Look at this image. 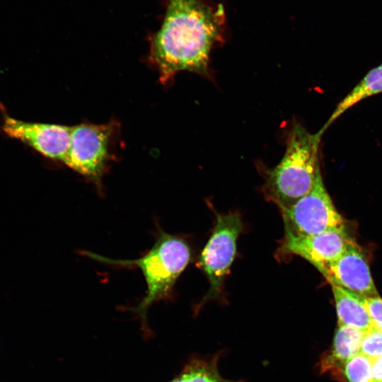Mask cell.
I'll return each mask as SVG.
<instances>
[{
	"instance_id": "18",
	"label": "cell",
	"mask_w": 382,
	"mask_h": 382,
	"mask_svg": "<svg viewBox=\"0 0 382 382\" xmlns=\"http://www.w3.org/2000/svg\"><path fill=\"white\" fill-rule=\"evenodd\" d=\"M237 382H243V381H237Z\"/></svg>"
},
{
	"instance_id": "13",
	"label": "cell",
	"mask_w": 382,
	"mask_h": 382,
	"mask_svg": "<svg viewBox=\"0 0 382 382\" xmlns=\"http://www.w3.org/2000/svg\"><path fill=\"white\" fill-rule=\"evenodd\" d=\"M218 358L194 359L170 382H223L217 365Z\"/></svg>"
},
{
	"instance_id": "10",
	"label": "cell",
	"mask_w": 382,
	"mask_h": 382,
	"mask_svg": "<svg viewBox=\"0 0 382 382\" xmlns=\"http://www.w3.org/2000/svg\"><path fill=\"white\" fill-rule=\"evenodd\" d=\"M364 332V330L352 326H338L330 352L320 361L321 371H327L338 366H344L351 358L360 353Z\"/></svg>"
},
{
	"instance_id": "14",
	"label": "cell",
	"mask_w": 382,
	"mask_h": 382,
	"mask_svg": "<svg viewBox=\"0 0 382 382\" xmlns=\"http://www.w3.org/2000/svg\"><path fill=\"white\" fill-rule=\"evenodd\" d=\"M344 366V374L349 382H374L372 374L371 360L359 353Z\"/></svg>"
},
{
	"instance_id": "2",
	"label": "cell",
	"mask_w": 382,
	"mask_h": 382,
	"mask_svg": "<svg viewBox=\"0 0 382 382\" xmlns=\"http://www.w3.org/2000/svg\"><path fill=\"white\" fill-rule=\"evenodd\" d=\"M322 134L320 131L310 133L298 122L291 127L285 152L279 163L267 171L264 186L266 195L280 209L290 207L313 187L320 170Z\"/></svg>"
},
{
	"instance_id": "16",
	"label": "cell",
	"mask_w": 382,
	"mask_h": 382,
	"mask_svg": "<svg viewBox=\"0 0 382 382\" xmlns=\"http://www.w3.org/2000/svg\"><path fill=\"white\" fill-rule=\"evenodd\" d=\"M362 301L374 327L382 331V299L378 296L364 297Z\"/></svg>"
},
{
	"instance_id": "6",
	"label": "cell",
	"mask_w": 382,
	"mask_h": 382,
	"mask_svg": "<svg viewBox=\"0 0 382 382\" xmlns=\"http://www.w3.org/2000/svg\"><path fill=\"white\" fill-rule=\"evenodd\" d=\"M242 226L238 213L216 214L213 232L198 262L209 282L204 300L212 299L221 292L223 282L235 258L237 238Z\"/></svg>"
},
{
	"instance_id": "8",
	"label": "cell",
	"mask_w": 382,
	"mask_h": 382,
	"mask_svg": "<svg viewBox=\"0 0 382 382\" xmlns=\"http://www.w3.org/2000/svg\"><path fill=\"white\" fill-rule=\"evenodd\" d=\"M353 243L345 228L306 236L284 235L281 251L301 256L320 272L338 259Z\"/></svg>"
},
{
	"instance_id": "4",
	"label": "cell",
	"mask_w": 382,
	"mask_h": 382,
	"mask_svg": "<svg viewBox=\"0 0 382 382\" xmlns=\"http://www.w3.org/2000/svg\"><path fill=\"white\" fill-rule=\"evenodd\" d=\"M115 122L71 126L69 149L64 162L100 187L111 158Z\"/></svg>"
},
{
	"instance_id": "7",
	"label": "cell",
	"mask_w": 382,
	"mask_h": 382,
	"mask_svg": "<svg viewBox=\"0 0 382 382\" xmlns=\"http://www.w3.org/2000/svg\"><path fill=\"white\" fill-rule=\"evenodd\" d=\"M1 129L8 137L21 141L45 157L64 162L71 126L26 122L4 112Z\"/></svg>"
},
{
	"instance_id": "15",
	"label": "cell",
	"mask_w": 382,
	"mask_h": 382,
	"mask_svg": "<svg viewBox=\"0 0 382 382\" xmlns=\"http://www.w3.org/2000/svg\"><path fill=\"white\" fill-rule=\"evenodd\" d=\"M360 353L371 361L382 356V331L373 327L365 331Z\"/></svg>"
},
{
	"instance_id": "3",
	"label": "cell",
	"mask_w": 382,
	"mask_h": 382,
	"mask_svg": "<svg viewBox=\"0 0 382 382\" xmlns=\"http://www.w3.org/2000/svg\"><path fill=\"white\" fill-rule=\"evenodd\" d=\"M84 255L111 265L137 267L143 273L146 291L141 302L132 311L146 325V313L154 303L166 299L178 277L190 260V249L181 238L159 231L152 248L142 257L135 260H114L83 251Z\"/></svg>"
},
{
	"instance_id": "17",
	"label": "cell",
	"mask_w": 382,
	"mask_h": 382,
	"mask_svg": "<svg viewBox=\"0 0 382 382\" xmlns=\"http://www.w3.org/2000/svg\"><path fill=\"white\" fill-rule=\"evenodd\" d=\"M374 382H382V356L371 361Z\"/></svg>"
},
{
	"instance_id": "5",
	"label": "cell",
	"mask_w": 382,
	"mask_h": 382,
	"mask_svg": "<svg viewBox=\"0 0 382 382\" xmlns=\"http://www.w3.org/2000/svg\"><path fill=\"white\" fill-rule=\"evenodd\" d=\"M280 210L284 235L306 236L345 228L344 219L324 185L320 170L311 191L290 207Z\"/></svg>"
},
{
	"instance_id": "11",
	"label": "cell",
	"mask_w": 382,
	"mask_h": 382,
	"mask_svg": "<svg viewBox=\"0 0 382 382\" xmlns=\"http://www.w3.org/2000/svg\"><path fill=\"white\" fill-rule=\"evenodd\" d=\"M332 290L338 326L348 325L364 331L374 327L361 296L335 285H332Z\"/></svg>"
},
{
	"instance_id": "12",
	"label": "cell",
	"mask_w": 382,
	"mask_h": 382,
	"mask_svg": "<svg viewBox=\"0 0 382 382\" xmlns=\"http://www.w3.org/2000/svg\"><path fill=\"white\" fill-rule=\"evenodd\" d=\"M380 93H382V64L370 70L337 104L320 132L323 134L335 120L357 103Z\"/></svg>"
},
{
	"instance_id": "1",
	"label": "cell",
	"mask_w": 382,
	"mask_h": 382,
	"mask_svg": "<svg viewBox=\"0 0 382 382\" xmlns=\"http://www.w3.org/2000/svg\"><path fill=\"white\" fill-rule=\"evenodd\" d=\"M225 13L202 0H168L161 29L152 37L150 61L160 82L172 81L180 71L207 76L210 54L222 40Z\"/></svg>"
},
{
	"instance_id": "9",
	"label": "cell",
	"mask_w": 382,
	"mask_h": 382,
	"mask_svg": "<svg viewBox=\"0 0 382 382\" xmlns=\"http://www.w3.org/2000/svg\"><path fill=\"white\" fill-rule=\"evenodd\" d=\"M320 272L331 286L344 288L364 297L378 296L368 262L354 242Z\"/></svg>"
}]
</instances>
